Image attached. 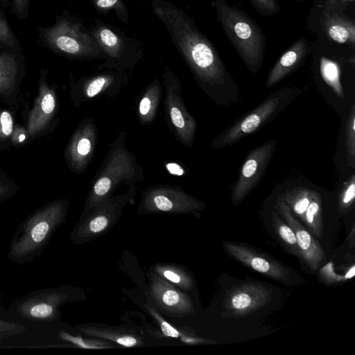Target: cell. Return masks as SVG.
<instances>
[{
	"mask_svg": "<svg viewBox=\"0 0 355 355\" xmlns=\"http://www.w3.org/2000/svg\"><path fill=\"white\" fill-rule=\"evenodd\" d=\"M322 28L327 37L340 44L355 43V26L353 21L345 16L325 11L321 16Z\"/></svg>",
	"mask_w": 355,
	"mask_h": 355,
	"instance_id": "20",
	"label": "cell"
},
{
	"mask_svg": "<svg viewBox=\"0 0 355 355\" xmlns=\"http://www.w3.org/2000/svg\"><path fill=\"white\" fill-rule=\"evenodd\" d=\"M320 70L324 81L338 96L343 98L344 93L340 82V71L338 64L331 60L321 58Z\"/></svg>",
	"mask_w": 355,
	"mask_h": 355,
	"instance_id": "25",
	"label": "cell"
},
{
	"mask_svg": "<svg viewBox=\"0 0 355 355\" xmlns=\"http://www.w3.org/2000/svg\"><path fill=\"white\" fill-rule=\"evenodd\" d=\"M164 87V117L169 130L175 139L183 146H193L197 122L189 112L182 98V83L168 67L163 73Z\"/></svg>",
	"mask_w": 355,
	"mask_h": 355,
	"instance_id": "8",
	"label": "cell"
},
{
	"mask_svg": "<svg viewBox=\"0 0 355 355\" xmlns=\"http://www.w3.org/2000/svg\"><path fill=\"white\" fill-rule=\"evenodd\" d=\"M217 19L228 40L248 70L257 73L266 50V37L258 24L236 5L225 0H213Z\"/></svg>",
	"mask_w": 355,
	"mask_h": 355,
	"instance_id": "3",
	"label": "cell"
},
{
	"mask_svg": "<svg viewBox=\"0 0 355 355\" xmlns=\"http://www.w3.org/2000/svg\"><path fill=\"white\" fill-rule=\"evenodd\" d=\"M161 327L163 333L165 335L173 338H177L179 336L178 331L169 324H168L166 322L162 321Z\"/></svg>",
	"mask_w": 355,
	"mask_h": 355,
	"instance_id": "38",
	"label": "cell"
},
{
	"mask_svg": "<svg viewBox=\"0 0 355 355\" xmlns=\"http://www.w3.org/2000/svg\"><path fill=\"white\" fill-rule=\"evenodd\" d=\"M162 85L159 78H155L144 89L139 97L137 116L139 123L148 125L154 121L162 98Z\"/></svg>",
	"mask_w": 355,
	"mask_h": 355,
	"instance_id": "21",
	"label": "cell"
},
{
	"mask_svg": "<svg viewBox=\"0 0 355 355\" xmlns=\"http://www.w3.org/2000/svg\"><path fill=\"white\" fill-rule=\"evenodd\" d=\"M109 220L105 214H98L89 223V230L94 233L103 231L108 225Z\"/></svg>",
	"mask_w": 355,
	"mask_h": 355,
	"instance_id": "37",
	"label": "cell"
},
{
	"mask_svg": "<svg viewBox=\"0 0 355 355\" xmlns=\"http://www.w3.org/2000/svg\"><path fill=\"white\" fill-rule=\"evenodd\" d=\"M277 142L270 139L249 152L232 190V203L239 205L260 182L276 149Z\"/></svg>",
	"mask_w": 355,
	"mask_h": 355,
	"instance_id": "11",
	"label": "cell"
},
{
	"mask_svg": "<svg viewBox=\"0 0 355 355\" xmlns=\"http://www.w3.org/2000/svg\"><path fill=\"white\" fill-rule=\"evenodd\" d=\"M43 44L55 53L74 60L104 59V53L83 20L64 12L49 27H38Z\"/></svg>",
	"mask_w": 355,
	"mask_h": 355,
	"instance_id": "5",
	"label": "cell"
},
{
	"mask_svg": "<svg viewBox=\"0 0 355 355\" xmlns=\"http://www.w3.org/2000/svg\"><path fill=\"white\" fill-rule=\"evenodd\" d=\"M129 80L130 72L101 70L92 75L71 80L69 96L76 107L102 96L114 98L128 85Z\"/></svg>",
	"mask_w": 355,
	"mask_h": 355,
	"instance_id": "9",
	"label": "cell"
},
{
	"mask_svg": "<svg viewBox=\"0 0 355 355\" xmlns=\"http://www.w3.org/2000/svg\"><path fill=\"white\" fill-rule=\"evenodd\" d=\"M275 208L292 228L300 252V259L312 271L317 270L326 259L323 248L302 224L294 216L289 207L279 197Z\"/></svg>",
	"mask_w": 355,
	"mask_h": 355,
	"instance_id": "17",
	"label": "cell"
},
{
	"mask_svg": "<svg viewBox=\"0 0 355 355\" xmlns=\"http://www.w3.org/2000/svg\"><path fill=\"white\" fill-rule=\"evenodd\" d=\"M3 3H6V5L8 3V0H1Z\"/></svg>",
	"mask_w": 355,
	"mask_h": 355,
	"instance_id": "41",
	"label": "cell"
},
{
	"mask_svg": "<svg viewBox=\"0 0 355 355\" xmlns=\"http://www.w3.org/2000/svg\"><path fill=\"white\" fill-rule=\"evenodd\" d=\"M302 222L309 232L320 239L323 235L322 201L320 195L315 191L305 213Z\"/></svg>",
	"mask_w": 355,
	"mask_h": 355,
	"instance_id": "23",
	"label": "cell"
},
{
	"mask_svg": "<svg viewBox=\"0 0 355 355\" xmlns=\"http://www.w3.org/2000/svg\"><path fill=\"white\" fill-rule=\"evenodd\" d=\"M20 66L15 55L0 53V101L14 105L19 92Z\"/></svg>",
	"mask_w": 355,
	"mask_h": 355,
	"instance_id": "19",
	"label": "cell"
},
{
	"mask_svg": "<svg viewBox=\"0 0 355 355\" xmlns=\"http://www.w3.org/2000/svg\"><path fill=\"white\" fill-rule=\"evenodd\" d=\"M227 254L250 269L287 286L300 285L304 279L282 263L243 243L225 241Z\"/></svg>",
	"mask_w": 355,
	"mask_h": 355,
	"instance_id": "10",
	"label": "cell"
},
{
	"mask_svg": "<svg viewBox=\"0 0 355 355\" xmlns=\"http://www.w3.org/2000/svg\"><path fill=\"white\" fill-rule=\"evenodd\" d=\"M66 298V294L58 288L37 290L17 299L13 310L26 320L51 321L57 317L58 307Z\"/></svg>",
	"mask_w": 355,
	"mask_h": 355,
	"instance_id": "15",
	"label": "cell"
},
{
	"mask_svg": "<svg viewBox=\"0 0 355 355\" xmlns=\"http://www.w3.org/2000/svg\"><path fill=\"white\" fill-rule=\"evenodd\" d=\"M92 6L99 14L106 15L114 11L117 18L125 24H129V15L123 0H90Z\"/></svg>",
	"mask_w": 355,
	"mask_h": 355,
	"instance_id": "26",
	"label": "cell"
},
{
	"mask_svg": "<svg viewBox=\"0 0 355 355\" xmlns=\"http://www.w3.org/2000/svg\"><path fill=\"white\" fill-rule=\"evenodd\" d=\"M28 137V132L26 128H24L19 124L14 125L10 138V144L15 146L24 143Z\"/></svg>",
	"mask_w": 355,
	"mask_h": 355,
	"instance_id": "36",
	"label": "cell"
},
{
	"mask_svg": "<svg viewBox=\"0 0 355 355\" xmlns=\"http://www.w3.org/2000/svg\"><path fill=\"white\" fill-rule=\"evenodd\" d=\"M301 89L285 87L271 94L250 112L238 119L230 127L214 138L211 149L231 146L272 121L300 94Z\"/></svg>",
	"mask_w": 355,
	"mask_h": 355,
	"instance_id": "6",
	"label": "cell"
},
{
	"mask_svg": "<svg viewBox=\"0 0 355 355\" xmlns=\"http://www.w3.org/2000/svg\"><path fill=\"white\" fill-rule=\"evenodd\" d=\"M30 0H12V10L19 19H26L28 14Z\"/></svg>",
	"mask_w": 355,
	"mask_h": 355,
	"instance_id": "35",
	"label": "cell"
},
{
	"mask_svg": "<svg viewBox=\"0 0 355 355\" xmlns=\"http://www.w3.org/2000/svg\"><path fill=\"white\" fill-rule=\"evenodd\" d=\"M153 13L165 26L171 41L199 87L217 103H227L225 92L238 98V87L216 49L194 19L171 2L148 0Z\"/></svg>",
	"mask_w": 355,
	"mask_h": 355,
	"instance_id": "1",
	"label": "cell"
},
{
	"mask_svg": "<svg viewBox=\"0 0 355 355\" xmlns=\"http://www.w3.org/2000/svg\"><path fill=\"white\" fill-rule=\"evenodd\" d=\"M294 1H298V2H303V1H307V0H294Z\"/></svg>",
	"mask_w": 355,
	"mask_h": 355,
	"instance_id": "42",
	"label": "cell"
},
{
	"mask_svg": "<svg viewBox=\"0 0 355 355\" xmlns=\"http://www.w3.org/2000/svg\"><path fill=\"white\" fill-rule=\"evenodd\" d=\"M26 330V327L23 324L0 318V343L11 337L23 334Z\"/></svg>",
	"mask_w": 355,
	"mask_h": 355,
	"instance_id": "30",
	"label": "cell"
},
{
	"mask_svg": "<svg viewBox=\"0 0 355 355\" xmlns=\"http://www.w3.org/2000/svg\"><path fill=\"white\" fill-rule=\"evenodd\" d=\"M273 228L282 240L285 248L293 255L300 258V252L292 228L284 220L275 210L272 211Z\"/></svg>",
	"mask_w": 355,
	"mask_h": 355,
	"instance_id": "24",
	"label": "cell"
},
{
	"mask_svg": "<svg viewBox=\"0 0 355 355\" xmlns=\"http://www.w3.org/2000/svg\"><path fill=\"white\" fill-rule=\"evenodd\" d=\"M97 128L93 117L83 120L70 137L64 150V159L73 173H85L92 159L96 145Z\"/></svg>",
	"mask_w": 355,
	"mask_h": 355,
	"instance_id": "13",
	"label": "cell"
},
{
	"mask_svg": "<svg viewBox=\"0 0 355 355\" xmlns=\"http://www.w3.org/2000/svg\"><path fill=\"white\" fill-rule=\"evenodd\" d=\"M272 289L264 284L248 282L233 286L223 301L226 317L241 318L266 306L272 298Z\"/></svg>",
	"mask_w": 355,
	"mask_h": 355,
	"instance_id": "12",
	"label": "cell"
},
{
	"mask_svg": "<svg viewBox=\"0 0 355 355\" xmlns=\"http://www.w3.org/2000/svg\"><path fill=\"white\" fill-rule=\"evenodd\" d=\"M310 51L309 43L305 37L296 40L271 68L266 79V87H273L299 68L308 57Z\"/></svg>",
	"mask_w": 355,
	"mask_h": 355,
	"instance_id": "18",
	"label": "cell"
},
{
	"mask_svg": "<svg viewBox=\"0 0 355 355\" xmlns=\"http://www.w3.org/2000/svg\"><path fill=\"white\" fill-rule=\"evenodd\" d=\"M58 107L55 88L48 84L46 70L43 69L40 71L37 96L28 113L26 128L28 138H37L50 128L57 114Z\"/></svg>",
	"mask_w": 355,
	"mask_h": 355,
	"instance_id": "14",
	"label": "cell"
},
{
	"mask_svg": "<svg viewBox=\"0 0 355 355\" xmlns=\"http://www.w3.org/2000/svg\"><path fill=\"white\" fill-rule=\"evenodd\" d=\"M0 43L10 47L17 45L15 35L6 19L0 14Z\"/></svg>",
	"mask_w": 355,
	"mask_h": 355,
	"instance_id": "34",
	"label": "cell"
},
{
	"mask_svg": "<svg viewBox=\"0 0 355 355\" xmlns=\"http://www.w3.org/2000/svg\"><path fill=\"white\" fill-rule=\"evenodd\" d=\"M17 191V184L0 168V202L12 198Z\"/></svg>",
	"mask_w": 355,
	"mask_h": 355,
	"instance_id": "33",
	"label": "cell"
},
{
	"mask_svg": "<svg viewBox=\"0 0 355 355\" xmlns=\"http://www.w3.org/2000/svg\"><path fill=\"white\" fill-rule=\"evenodd\" d=\"M89 31L104 53V62L97 70L115 69L130 72L144 57L142 42L127 36L119 28L94 19Z\"/></svg>",
	"mask_w": 355,
	"mask_h": 355,
	"instance_id": "7",
	"label": "cell"
},
{
	"mask_svg": "<svg viewBox=\"0 0 355 355\" xmlns=\"http://www.w3.org/2000/svg\"><path fill=\"white\" fill-rule=\"evenodd\" d=\"M345 146L348 165L355 167V103L352 104L345 127Z\"/></svg>",
	"mask_w": 355,
	"mask_h": 355,
	"instance_id": "27",
	"label": "cell"
},
{
	"mask_svg": "<svg viewBox=\"0 0 355 355\" xmlns=\"http://www.w3.org/2000/svg\"><path fill=\"white\" fill-rule=\"evenodd\" d=\"M141 205L148 210L162 211H196L204 204L186 193L181 187L168 184L150 186L142 196Z\"/></svg>",
	"mask_w": 355,
	"mask_h": 355,
	"instance_id": "16",
	"label": "cell"
},
{
	"mask_svg": "<svg viewBox=\"0 0 355 355\" xmlns=\"http://www.w3.org/2000/svg\"><path fill=\"white\" fill-rule=\"evenodd\" d=\"M127 137L128 130L125 128L110 144L92 181L87 200L89 207H94L121 184L135 189V184L144 180L142 166L127 148Z\"/></svg>",
	"mask_w": 355,
	"mask_h": 355,
	"instance_id": "2",
	"label": "cell"
},
{
	"mask_svg": "<svg viewBox=\"0 0 355 355\" xmlns=\"http://www.w3.org/2000/svg\"><path fill=\"white\" fill-rule=\"evenodd\" d=\"M164 277L173 283H179L181 280L180 277L171 270H165L164 272Z\"/></svg>",
	"mask_w": 355,
	"mask_h": 355,
	"instance_id": "40",
	"label": "cell"
},
{
	"mask_svg": "<svg viewBox=\"0 0 355 355\" xmlns=\"http://www.w3.org/2000/svg\"><path fill=\"white\" fill-rule=\"evenodd\" d=\"M315 192L308 188L295 187L286 190L279 197L289 207L291 212L302 221Z\"/></svg>",
	"mask_w": 355,
	"mask_h": 355,
	"instance_id": "22",
	"label": "cell"
},
{
	"mask_svg": "<svg viewBox=\"0 0 355 355\" xmlns=\"http://www.w3.org/2000/svg\"><path fill=\"white\" fill-rule=\"evenodd\" d=\"M116 342L125 347H132L137 344V340L130 336L121 337L116 339Z\"/></svg>",
	"mask_w": 355,
	"mask_h": 355,
	"instance_id": "39",
	"label": "cell"
},
{
	"mask_svg": "<svg viewBox=\"0 0 355 355\" xmlns=\"http://www.w3.org/2000/svg\"><path fill=\"white\" fill-rule=\"evenodd\" d=\"M162 292L161 299L162 302L168 307L180 308L187 306V300L175 290L169 288H164Z\"/></svg>",
	"mask_w": 355,
	"mask_h": 355,
	"instance_id": "31",
	"label": "cell"
},
{
	"mask_svg": "<svg viewBox=\"0 0 355 355\" xmlns=\"http://www.w3.org/2000/svg\"><path fill=\"white\" fill-rule=\"evenodd\" d=\"M355 199V175L353 174L345 182L338 198V209L341 213H347L353 207Z\"/></svg>",
	"mask_w": 355,
	"mask_h": 355,
	"instance_id": "28",
	"label": "cell"
},
{
	"mask_svg": "<svg viewBox=\"0 0 355 355\" xmlns=\"http://www.w3.org/2000/svg\"><path fill=\"white\" fill-rule=\"evenodd\" d=\"M69 202L55 200L39 208L17 228L10 242L8 259L26 263L40 254L64 217Z\"/></svg>",
	"mask_w": 355,
	"mask_h": 355,
	"instance_id": "4",
	"label": "cell"
},
{
	"mask_svg": "<svg viewBox=\"0 0 355 355\" xmlns=\"http://www.w3.org/2000/svg\"><path fill=\"white\" fill-rule=\"evenodd\" d=\"M12 115L8 110L0 112V149L6 148V143L10 141L14 128Z\"/></svg>",
	"mask_w": 355,
	"mask_h": 355,
	"instance_id": "29",
	"label": "cell"
},
{
	"mask_svg": "<svg viewBox=\"0 0 355 355\" xmlns=\"http://www.w3.org/2000/svg\"><path fill=\"white\" fill-rule=\"evenodd\" d=\"M249 1L258 13L265 17L275 15L281 10L277 0H249Z\"/></svg>",
	"mask_w": 355,
	"mask_h": 355,
	"instance_id": "32",
	"label": "cell"
}]
</instances>
